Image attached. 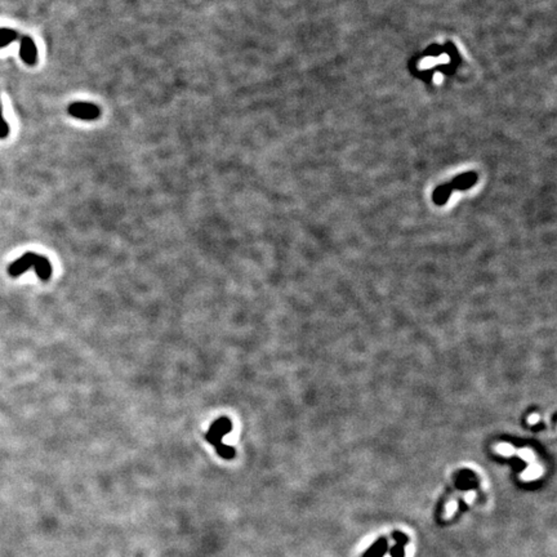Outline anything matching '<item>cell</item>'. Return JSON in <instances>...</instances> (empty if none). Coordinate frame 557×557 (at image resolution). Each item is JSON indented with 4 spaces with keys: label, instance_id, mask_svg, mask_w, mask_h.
<instances>
[{
    "label": "cell",
    "instance_id": "10",
    "mask_svg": "<svg viewBox=\"0 0 557 557\" xmlns=\"http://www.w3.org/2000/svg\"><path fill=\"white\" fill-rule=\"evenodd\" d=\"M538 421H539V415L538 414H531L530 417H529V423H530V424L537 423Z\"/></svg>",
    "mask_w": 557,
    "mask_h": 557
},
{
    "label": "cell",
    "instance_id": "5",
    "mask_svg": "<svg viewBox=\"0 0 557 557\" xmlns=\"http://www.w3.org/2000/svg\"><path fill=\"white\" fill-rule=\"evenodd\" d=\"M18 38L17 31L11 29H0V48H4Z\"/></svg>",
    "mask_w": 557,
    "mask_h": 557
},
{
    "label": "cell",
    "instance_id": "6",
    "mask_svg": "<svg viewBox=\"0 0 557 557\" xmlns=\"http://www.w3.org/2000/svg\"><path fill=\"white\" fill-rule=\"evenodd\" d=\"M539 475H541V468H539L538 466H535V464H533V466H530L525 471V474H524V479L533 480L535 479V477H538Z\"/></svg>",
    "mask_w": 557,
    "mask_h": 557
},
{
    "label": "cell",
    "instance_id": "1",
    "mask_svg": "<svg viewBox=\"0 0 557 557\" xmlns=\"http://www.w3.org/2000/svg\"><path fill=\"white\" fill-rule=\"evenodd\" d=\"M29 270H35L38 277L43 282H47L51 277L52 271H53L51 262L44 255H39L36 253L31 252L26 253L22 257H19L18 260L12 262L7 268L8 275L12 276V277H18V276L24 275Z\"/></svg>",
    "mask_w": 557,
    "mask_h": 557
},
{
    "label": "cell",
    "instance_id": "7",
    "mask_svg": "<svg viewBox=\"0 0 557 557\" xmlns=\"http://www.w3.org/2000/svg\"><path fill=\"white\" fill-rule=\"evenodd\" d=\"M8 132L9 128L7 125L6 120L3 119V115H2V106H0V138H6L8 136Z\"/></svg>",
    "mask_w": 557,
    "mask_h": 557
},
{
    "label": "cell",
    "instance_id": "3",
    "mask_svg": "<svg viewBox=\"0 0 557 557\" xmlns=\"http://www.w3.org/2000/svg\"><path fill=\"white\" fill-rule=\"evenodd\" d=\"M69 115L80 120H96L101 115V110L97 104L91 102H74L67 109Z\"/></svg>",
    "mask_w": 557,
    "mask_h": 557
},
{
    "label": "cell",
    "instance_id": "8",
    "mask_svg": "<svg viewBox=\"0 0 557 557\" xmlns=\"http://www.w3.org/2000/svg\"><path fill=\"white\" fill-rule=\"evenodd\" d=\"M497 450H498L499 454H503V456H511V454H513V447L511 446L509 444H499L498 446H497Z\"/></svg>",
    "mask_w": 557,
    "mask_h": 557
},
{
    "label": "cell",
    "instance_id": "2",
    "mask_svg": "<svg viewBox=\"0 0 557 557\" xmlns=\"http://www.w3.org/2000/svg\"><path fill=\"white\" fill-rule=\"evenodd\" d=\"M231 430H232V423L230 419L226 417H221L213 422L205 435V439L216 447L218 456L225 459H232L235 457V449L223 444L222 441L223 437L230 434Z\"/></svg>",
    "mask_w": 557,
    "mask_h": 557
},
{
    "label": "cell",
    "instance_id": "4",
    "mask_svg": "<svg viewBox=\"0 0 557 557\" xmlns=\"http://www.w3.org/2000/svg\"><path fill=\"white\" fill-rule=\"evenodd\" d=\"M19 56L26 65H35L38 61V49L34 40L27 35H22L19 38Z\"/></svg>",
    "mask_w": 557,
    "mask_h": 557
},
{
    "label": "cell",
    "instance_id": "9",
    "mask_svg": "<svg viewBox=\"0 0 557 557\" xmlns=\"http://www.w3.org/2000/svg\"><path fill=\"white\" fill-rule=\"evenodd\" d=\"M456 509H457V503H454V502H450L449 507H447V509H446V513L452 515L453 511H456Z\"/></svg>",
    "mask_w": 557,
    "mask_h": 557
}]
</instances>
